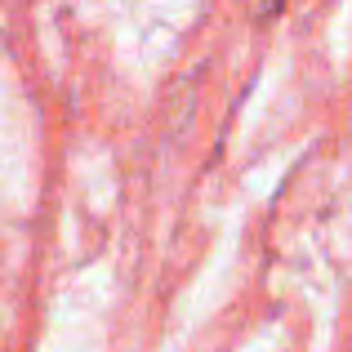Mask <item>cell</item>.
<instances>
[{
	"instance_id": "cell-1",
	"label": "cell",
	"mask_w": 352,
	"mask_h": 352,
	"mask_svg": "<svg viewBox=\"0 0 352 352\" xmlns=\"http://www.w3.org/2000/svg\"><path fill=\"white\" fill-rule=\"evenodd\" d=\"M285 5V0H263V9H281Z\"/></svg>"
}]
</instances>
